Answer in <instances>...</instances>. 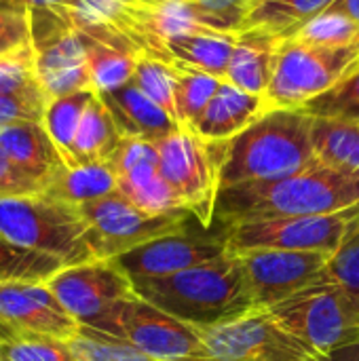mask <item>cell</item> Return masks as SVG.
<instances>
[{"label":"cell","instance_id":"6da1fadb","mask_svg":"<svg viewBox=\"0 0 359 361\" xmlns=\"http://www.w3.org/2000/svg\"><path fill=\"white\" fill-rule=\"evenodd\" d=\"M359 203V176L322 165L262 182H243L218 190L214 224L220 228L273 218L334 214Z\"/></svg>","mask_w":359,"mask_h":361},{"label":"cell","instance_id":"7a4b0ae2","mask_svg":"<svg viewBox=\"0 0 359 361\" xmlns=\"http://www.w3.org/2000/svg\"><path fill=\"white\" fill-rule=\"evenodd\" d=\"M133 290L146 302L199 330L226 326L258 311L239 256L231 252L171 277L135 283Z\"/></svg>","mask_w":359,"mask_h":361},{"label":"cell","instance_id":"3957f363","mask_svg":"<svg viewBox=\"0 0 359 361\" xmlns=\"http://www.w3.org/2000/svg\"><path fill=\"white\" fill-rule=\"evenodd\" d=\"M313 116L305 108H271L245 131L222 142L220 188L279 180L317 165L311 144Z\"/></svg>","mask_w":359,"mask_h":361},{"label":"cell","instance_id":"277c9868","mask_svg":"<svg viewBox=\"0 0 359 361\" xmlns=\"http://www.w3.org/2000/svg\"><path fill=\"white\" fill-rule=\"evenodd\" d=\"M0 235L19 247L51 256L63 267L97 260L78 207L49 192L0 199Z\"/></svg>","mask_w":359,"mask_h":361},{"label":"cell","instance_id":"5b68a950","mask_svg":"<svg viewBox=\"0 0 359 361\" xmlns=\"http://www.w3.org/2000/svg\"><path fill=\"white\" fill-rule=\"evenodd\" d=\"M264 313L322 357H330L334 351L359 343L358 309L332 277H326Z\"/></svg>","mask_w":359,"mask_h":361},{"label":"cell","instance_id":"8992f818","mask_svg":"<svg viewBox=\"0 0 359 361\" xmlns=\"http://www.w3.org/2000/svg\"><path fill=\"white\" fill-rule=\"evenodd\" d=\"M359 68V44L345 49L315 47L294 36L281 40L264 93L271 108H305Z\"/></svg>","mask_w":359,"mask_h":361},{"label":"cell","instance_id":"52a82bcc","mask_svg":"<svg viewBox=\"0 0 359 361\" xmlns=\"http://www.w3.org/2000/svg\"><path fill=\"white\" fill-rule=\"evenodd\" d=\"M159 361H214L203 330L188 326L138 294L116 302L95 326Z\"/></svg>","mask_w":359,"mask_h":361},{"label":"cell","instance_id":"ba28073f","mask_svg":"<svg viewBox=\"0 0 359 361\" xmlns=\"http://www.w3.org/2000/svg\"><path fill=\"white\" fill-rule=\"evenodd\" d=\"M159 148V173L203 226L212 228L220 190L222 142H205L190 129L154 142Z\"/></svg>","mask_w":359,"mask_h":361},{"label":"cell","instance_id":"9c48e42d","mask_svg":"<svg viewBox=\"0 0 359 361\" xmlns=\"http://www.w3.org/2000/svg\"><path fill=\"white\" fill-rule=\"evenodd\" d=\"M358 222L359 203L334 214L241 222L220 228V235L231 254L248 250H294L326 252L332 256Z\"/></svg>","mask_w":359,"mask_h":361},{"label":"cell","instance_id":"30bf717a","mask_svg":"<svg viewBox=\"0 0 359 361\" xmlns=\"http://www.w3.org/2000/svg\"><path fill=\"white\" fill-rule=\"evenodd\" d=\"M28 17L36 76L47 97L93 89L85 40L70 19L57 8H32Z\"/></svg>","mask_w":359,"mask_h":361},{"label":"cell","instance_id":"8fae6325","mask_svg":"<svg viewBox=\"0 0 359 361\" xmlns=\"http://www.w3.org/2000/svg\"><path fill=\"white\" fill-rule=\"evenodd\" d=\"M87 222L89 245L97 260H114L152 239L188 228L186 216H154L135 207L118 190L78 205Z\"/></svg>","mask_w":359,"mask_h":361},{"label":"cell","instance_id":"7c38bea8","mask_svg":"<svg viewBox=\"0 0 359 361\" xmlns=\"http://www.w3.org/2000/svg\"><path fill=\"white\" fill-rule=\"evenodd\" d=\"M237 256L258 311H267L330 277V254L326 252L248 250Z\"/></svg>","mask_w":359,"mask_h":361},{"label":"cell","instance_id":"4fadbf2b","mask_svg":"<svg viewBox=\"0 0 359 361\" xmlns=\"http://www.w3.org/2000/svg\"><path fill=\"white\" fill-rule=\"evenodd\" d=\"M203 338L214 361H330L284 330L264 311L203 330Z\"/></svg>","mask_w":359,"mask_h":361},{"label":"cell","instance_id":"5bb4252c","mask_svg":"<svg viewBox=\"0 0 359 361\" xmlns=\"http://www.w3.org/2000/svg\"><path fill=\"white\" fill-rule=\"evenodd\" d=\"M44 283L80 326H95L116 302L135 294L131 279L114 260L63 267Z\"/></svg>","mask_w":359,"mask_h":361},{"label":"cell","instance_id":"9a60e30c","mask_svg":"<svg viewBox=\"0 0 359 361\" xmlns=\"http://www.w3.org/2000/svg\"><path fill=\"white\" fill-rule=\"evenodd\" d=\"M229 254L220 233H193L190 228L152 239L114 258L131 283L171 277L176 273L214 262Z\"/></svg>","mask_w":359,"mask_h":361},{"label":"cell","instance_id":"2e32d148","mask_svg":"<svg viewBox=\"0 0 359 361\" xmlns=\"http://www.w3.org/2000/svg\"><path fill=\"white\" fill-rule=\"evenodd\" d=\"M0 319L17 334L57 341H70L80 328L47 283L32 281H0Z\"/></svg>","mask_w":359,"mask_h":361},{"label":"cell","instance_id":"e0dca14e","mask_svg":"<svg viewBox=\"0 0 359 361\" xmlns=\"http://www.w3.org/2000/svg\"><path fill=\"white\" fill-rule=\"evenodd\" d=\"M267 110L269 106L262 95L248 93L222 80L220 89L199 121L190 127V131H195L205 142H229L245 131L252 123H256Z\"/></svg>","mask_w":359,"mask_h":361},{"label":"cell","instance_id":"ac0fdd59","mask_svg":"<svg viewBox=\"0 0 359 361\" xmlns=\"http://www.w3.org/2000/svg\"><path fill=\"white\" fill-rule=\"evenodd\" d=\"M0 152L25 173L42 182L44 190L57 171L66 167L63 157L42 123H15L0 127Z\"/></svg>","mask_w":359,"mask_h":361},{"label":"cell","instance_id":"d6986e66","mask_svg":"<svg viewBox=\"0 0 359 361\" xmlns=\"http://www.w3.org/2000/svg\"><path fill=\"white\" fill-rule=\"evenodd\" d=\"M102 102L108 106L118 131L131 137H144L150 142H159L171 133H176L180 123L169 116L159 104H154L148 95H144L133 80L123 85L116 91L97 93Z\"/></svg>","mask_w":359,"mask_h":361},{"label":"cell","instance_id":"ffe728a7","mask_svg":"<svg viewBox=\"0 0 359 361\" xmlns=\"http://www.w3.org/2000/svg\"><path fill=\"white\" fill-rule=\"evenodd\" d=\"M281 36L262 30H241L226 68L224 80L254 95H262L269 89L275 55L281 44Z\"/></svg>","mask_w":359,"mask_h":361},{"label":"cell","instance_id":"44dd1931","mask_svg":"<svg viewBox=\"0 0 359 361\" xmlns=\"http://www.w3.org/2000/svg\"><path fill=\"white\" fill-rule=\"evenodd\" d=\"M237 34L224 32H190L178 34L159 44L157 59L188 66L212 76L224 78L237 42Z\"/></svg>","mask_w":359,"mask_h":361},{"label":"cell","instance_id":"7402d4cb","mask_svg":"<svg viewBox=\"0 0 359 361\" xmlns=\"http://www.w3.org/2000/svg\"><path fill=\"white\" fill-rule=\"evenodd\" d=\"M311 144L317 165L359 176V121L313 116Z\"/></svg>","mask_w":359,"mask_h":361},{"label":"cell","instance_id":"603a6c76","mask_svg":"<svg viewBox=\"0 0 359 361\" xmlns=\"http://www.w3.org/2000/svg\"><path fill=\"white\" fill-rule=\"evenodd\" d=\"M121 140H123V133L118 131L108 106L95 93L78 125L68 167L89 165V163H108L114 150L118 148Z\"/></svg>","mask_w":359,"mask_h":361},{"label":"cell","instance_id":"cb8c5ba5","mask_svg":"<svg viewBox=\"0 0 359 361\" xmlns=\"http://www.w3.org/2000/svg\"><path fill=\"white\" fill-rule=\"evenodd\" d=\"M334 0H254L243 30H262L288 38L330 8Z\"/></svg>","mask_w":359,"mask_h":361},{"label":"cell","instance_id":"d4e9b609","mask_svg":"<svg viewBox=\"0 0 359 361\" xmlns=\"http://www.w3.org/2000/svg\"><path fill=\"white\" fill-rule=\"evenodd\" d=\"M118 190V178L110 163H89V165H74L63 167L51 180L44 192L70 203L83 205L102 197H108Z\"/></svg>","mask_w":359,"mask_h":361},{"label":"cell","instance_id":"484cf974","mask_svg":"<svg viewBox=\"0 0 359 361\" xmlns=\"http://www.w3.org/2000/svg\"><path fill=\"white\" fill-rule=\"evenodd\" d=\"M118 192L154 216H193L159 173V165H142L118 176Z\"/></svg>","mask_w":359,"mask_h":361},{"label":"cell","instance_id":"4316f807","mask_svg":"<svg viewBox=\"0 0 359 361\" xmlns=\"http://www.w3.org/2000/svg\"><path fill=\"white\" fill-rule=\"evenodd\" d=\"M85 49H87V61H89V74H91V87L95 93H108L116 91L123 85L133 80L135 72V59L140 55L106 44L102 40H95L87 34H83Z\"/></svg>","mask_w":359,"mask_h":361},{"label":"cell","instance_id":"83f0119b","mask_svg":"<svg viewBox=\"0 0 359 361\" xmlns=\"http://www.w3.org/2000/svg\"><path fill=\"white\" fill-rule=\"evenodd\" d=\"M95 91L93 89H83L63 97H55L47 104L42 125L47 133L51 135L53 144L57 146L59 154L63 157L66 165H70V154H72V144L78 131V125L83 121V114L93 99Z\"/></svg>","mask_w":359,"mask_h":361},{"label":"cell","instance_id":"f1b7e54d","mask_svg":"<svg viewBox=\"0 0 359 361\" xmlns=\"http://www.w3.org/2000/svg\"><path fill=\"white\" fill-rule=\"evenodd\" d=\"M176 68V108H178V123L182 129H190L216 91L220 89L224 78L212 76L207 72L174 63Z\"/></svg>","mask_w":359,"mask_h":361},{"label":"cell","instance_id":"f546056e","mask_svg":"<svg viewBox=\"0 0 359 361\" xmlns=\"http://www.w3.org/2000/svg\"><path fill=\"white\" fill-rule=\"evenodd\" d=\"M66 343L76 361H159L131 343L91 326H80Z\"/></svg>","mask_w":359,"mask_h":361},{"label":"cell","instance_id":"4dcf8cb0","mask_svg":"<svg viewBox=\"0 0 359 361\" xmlns=\"http://www.w3.org/2000/svg\"><path fill=\"white\" fill-rule=\"evenodd\" d=\"M63 264L51 256L19 247L0 235V281H32L44 283Z\"/></svg>","mask_w":359,"mask_h":361},{"label":"cell","instance_id":"1f68e13d","mask_svg":"<svg viewBox=\"0 0 359 361\" xmlns=\"http://www.w3.org/2000/svg\"><path fill=\"white\" fill-rule=\"evenodd\" d=\"M133 85L178 121L176 108V68L169 61L140 55L135 59Z\"/></svg>","mask_w":359,"mask_h":361},{"label":"cell","instance_id":"d6a6232c","mask_svg":"<svg viewBox=\"0 0 359 361\" xmlns=\"http://www.w3.org/2000/svg\"><path fill=\"white\" fill-rule=\"evenodd\" d=\"M298 40H305L315 47L326 49H345V47H358L359 44V23L332 13L324 11L315 19H311L307 25H303L296 34H292Z\"/></svg>","mask_w":359,"mask_h":361},{"label":"cell","instance_id":"836d02e7","mask_svg":"<svg viewBox=\"0 0 359 361\" xmlns=\"http://www.w3.org/2000/svg\"><path fill=\"white\" fill-rule=\"evenodd\" d=\"M0 361H76L68 343L36 336L17 334L11 341L0 343Z\"/></svg>","mask_w":359,"mask_h":361},{"label":"cell","instance_id":"e575fe53","mask_svg":"<svg viewBox=\"0 0 359 361\" xmlns=\"http://www.w3.org/2000/svg\"><path fill=\"white\" fill-rule=\"evenodd\" d=\"M34 91H42V87L36 76L32 44L2 53L0 55V95H19V93H34Z\"/></svg>","mask_w":359,"mask_h":361},{"label":"cell","instance_id":"d590c367","mask_svg":"<svg viewBox=\"0 0 359 361\" xmlns=\"http://www.w3.org/2000/svg\"><path fill=\"white\" fill-rule=\"evenodd\" d=\"M305 110L311 116L359 121V68L330 91L311 99Z\"/></svg>","mask_w":359,"mask_h":361},{"label":"cell","instance_id":"8d00e7d4","mask_svg":"<svg viewBox=\"0 0 359 361\" xmlns=\"http://www.w3.org/2000/svg\"><path fill=\"white\" fill-rule=\"evenodd\" d=\"M328 273L336 281L359 313V222L349 231L341 247L330 256Z\"/></svg>","mask_w":359,"mask_h":361},{"label":"cell","instance_id":"74e56055","mask_svg":"<svg viewBox=\"0 0 359 361\" xmlns=\"http://www.w3.org/2000/svg\"><path fill=\"white\" fill-rule=\"evenodd\" d=\"M49 102L51 99L44 91L0 95V127L15 123H42Z\"/></svg>","mask_w":359,"mask_h":361},{"label":"cell","instance_id":"f35d334b","mask_svg":"<svg viewBox=\"0 0 359 361\" xmlns=\"http://www.w3.org/2000/svg\"><path fill=\"white\" fill-rule=\"evenodd\" d=\"M108 163L118 178V176H123L131 169H138L142 165H159V148L150 140L123 135L118 148L114 150V154Z\"/></svg>","mask_w":359,"mask_h":361},{"label":"cell","instance_id":"ab89813d","mask_svg":"<svg viewBox=\"0 0 359 361\" xmlns=\"http://www.w3.org/2000/svg\"><path fill=\"white\" fill-rule=\"evenodd\" d=\"M44 192L42 182L25 173L21 167H17L13 161H8L0 152V199L6 197H23V195H36Z\"/></svg>","mask_w":359,"mask_h":361},{"label":"cell","instance_id":"60d3db41","mask_svg":"<svg viewBox=\"0 0 359 361\" xmlns=\"http://www.w3.org/2000/svg\"><path fill=\"white\" fill-rule=\"evenodd\" d=\"M30 44V17L0 8V55Z\"/></svg>","mask_w":359,"mask_h":361},{"label":"cell","instance_id":"b9f144b4","mask_svg":"<svg viewBox=\"0 0 359 361\" xmlns=\"http://www.w3.org/2000/svg\"><path fill=\"white\" fill-rule=\"evenodd\" d=\"M80 0H0V8L28 13L32 8H57V11H74Z\"/></svg>","mask_w":359,"mask_h":361},{"label":"cell","instance_id":"7bdbcfd3","mask_svg":"<svg viewBox=\"0 0 359 361\" xmlns=\"http://www.w3.org/2000/svg\"><path fill=\"white\" fill-rule=\"evenodd\" d=\"M328 11L339 13V15L359 23V0H334Z\"/></svg>","mask_w":359,"mask_h":361},{"label":"cell","instance_id":"ee69618b","mask_svg":"<svg viewBox=\"0 0 359 361\" xmlns=\"http://www.w3.org/2000/svg\"><path fill=\"white\" fill-rule=\"evenodd\" d=\"M330 361H359V343L339 349L330 355Z\"/></svg>","mask_w":359,"mask_h":361},{"label":"cell","instance_id":"f6af8a7d","mask_svg":"<svg viewBox=\"0 0 359 361\" xmlns=\"http://www.w3.org/2000/svg\"><path fill=\"white\" fill-rule=\"evenodd\" d=\"M15 336H17V332H15L13 328H8V326L0 319V343L11 341V338H15Z\"/></svg>","mask_w":359,"mask_h":361}]
</instances>
